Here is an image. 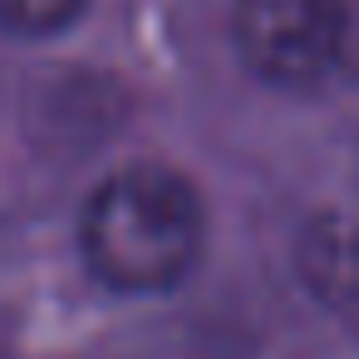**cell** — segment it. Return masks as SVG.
Returning a JSON list of instances; mask_svg holds the SVG:
<instances>
[{
	"label": "cell",
	"instance_id": "7a4b0ae2",
	"mask_svg": "<svg viewBox=\"0 0 359 359\" xmlns=\"http://www.w3.org/2000/svg\"><path fill=\"white\" fill-rule=\"evenodd\" d=\"M349 11L344 0H236L231 40L241 65L276 89L320 84L344 50Z\"/></svg>",
	"mask_w": 359,
	"mask_h": 359
},
{
	"label": "cell",
	"instance_id": "6da1fadb",
	"mask_svg": "<svg viewBox=\"0 0 359 359\" xmlns=\"http://www.w3.org/2000/svg\"><path fill=\"white\" fill-rule=\"evenodd\" d=\"M207 241L197 187L163 163H128L109 172L79 222L89 271L123 295H158L187 280Z\"/></svg>",
	"mask_w": 359,
	"mask_h": 359
},
{
	"label": "cell",
	"instance_id": "3957f363",
	"mask_svg": "<svg viewBox=\"0 0 359 359\" xmlns=\"http://www.w3.org/2000/svg\"><path fill=\"white\" fill-rule=\"evenodd\" d=\"M89 0H0V25H6L11 35H55L65 25H74L84 15Z\"/></svg>",
	"mask_w": 359,
	"mask_h": 359
}]
</instances>
